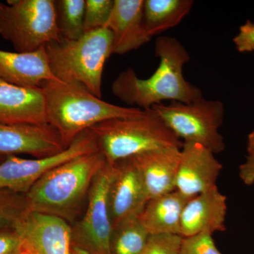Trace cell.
I'll use <instances>...</instances> for the list:
<instances>
[{
  "label": "cell",
  "mask_w": 254,
  "mask_h": 254,
  "mask_svg": "<svg viewBox=\"0 0 254 254\" xmlns=\"http://www.w3.org/2000/svg\"><path fill=\"white\" fill-rule=\"evenodd\" d=\"M65 149L59 133L50 125L0 123V155L27 154L42 158Z\"/></svg>",
  "instance_id": "13"
},
{
  "label": "cell",
  "mask_w": 254,
  "mask_h": 254,
  "mask_svg": "<svg viewBox=\"0 0 254 254\" xmlns=\"http://www.w3.org/2000/svg\"><path fill=\"white\" fill-rule=\"evenodd\" d=\"M24 251L21 239L13 230L0 232V254H21Z\"/></svg>",
  "instance_id": "28"
},
{
  "label": "cell",
  "mask_w": 254,
  "mask_h": 254,
  "mask_svg": "<svg viewBox=\"0 0 254 254\" xmlns=\"http://www.w3.org/2000/svg\"><path fill=\"white\" fill-rule=\"evenodd\" d=\"M215 155L198 143H182L175 190L192 198L217 187L222 165Z\"/></svg>",
  "instance_id": "11"
},
{
  "label": "cell",
  "mask_w": 254,
  "mask_h": 254,
  "mask_svg": "<svg viewBox=\"0 0 254 254\" xmlns=\"http://www.w3.org/2000/svg\"><path fill=\"white\" fill-rule=\"evenodd\" d=\"M45 48L50 70L60 81L79 83L102 98L103 69L113 55V36L108 28L85 33L73 41L61 38Z\"/></svg>",
  "instance_id": "4"
},
{
  "label": "cell",
  "mask_w": 254,
  "mask_h": 254,
  "mask_svg": "<svg viewBox=\"0 0 254 254\" xmlns=\"http://www.w3.org/2000/svg\"><path fill=\"white\" fill-rule=\"evenodd\" d=\"M97 151L96 139L93 132L88 129L81 133L68 148L53 156L28 159L7 155L0 163V190L26 194L51 169L76 157Z\"/></svg>",
  "instance_id": "9"
},
{
  "label": "cell",
  "mask_w": 254,
  "mask_h": 254,
  "mask_svg": "<svg viewBox=\"0 0 254 254\" xmlns=\"http://www.w3.org/2000/svg\"><path fill=\"white\" fill-rule=\"evenodd\" d=\"M149 236L139 216L125 220L113 228L111 254H140Z\"/></svg>",
  "instance_id": "21"
},
{
  "label": "cell",
  "mask_w": 254,
  "mask_h": 254,
  "mask_svg": "<svg viewBox=\"0 0 254 254\" xmlns=\"http://www.w3.org/2000/svg\"><path fill=\"white\" fill-rule=\"evenodd\" d=\"M143 1L114 0L113 11L105 26L113 36V55L127 54L151 40L143 23Z\"/></svg>",
  "instance_id": "15"
},
{
  "label": "cell",
  "mask_w": 254,
  "mask_h": 254,
  "mask_svg": "<svg viewBox=\"0 0 254 254\" xmlns=\"http://www.w3.org/2000/svg\"><path fill=\"white\" fill-rule=\"evenodd\" d=\"M155 54L159 64L149 77L140 78L131 67L119 73L112 83L115 96L143 110L165 101L190 103L203 98L201 90L184 76V66L190 62V55L181 42L174 37H158Z\"/></svg>",
  "instance_id": "1"
},
{
  "label": "cell",
  "mask_w": 254,
  "mask_h": 254,
  "mask_svg": "<svg viewBox=\"0 0 254 254\" xmlns=\"http://www.w3.org/2000/svg\"><path fill=\"white\" fill-rule=\"evenodd\" d=\"M180 254H222L219 252L213 239L208 232L183 237Z\"/></svg>",
  "instance_id": "25"
},
{
  "label": "cell",
  "mask_w": 254,
  "mask_h": 254,
  "mask_svg": "<svg viewBox=\"0 0 254 254\" xmlns=\"http://www.w3.org/2000/svg\"><path fill=\"white\" fill-rule=\"evenodd\" d=\"M113 6L114 0H86L85 33L105 27Z\"/></svg>",
  "instance_id": "23"
},
{
  "label": "cell",
  "mask_w": 254,
  "mask_h": 254,
  "mask_svg": "<svg viewBox=\"0 0 254 254\" xmlns=\"http://www.w3.org/2000/svg\"><path fill=\"white\" fill-rule=\"evenodd\" d=\"M0 36L18 53H34L60 41L55 0L0 2Z\"/></svg>",
  "instance_id": "6"
},
{
  "label": "cell",
  "mask_w": 254,
  "mask_h": 254,
  "mask_svg": "<svg viewBox=\"0 0 254 254\" xmlns=\"http://www.w3.org/2000/svg\"><path fill=\"white\" fill-rule=\"evenodd\" d=\"M0 123L48 125L42 87L17 86L0 78Z\"/></svg>",
  "instance_id": "14"
},
{
  "label": "cell",
  "mask_w": 254,
  "mask_h": 254,
  "mask_svg": "<svg viewBox=\"0 0 254 254\" xmlns=\"http://www.w3.org/2000/svg\"><path fill=\"white\" fill-rule=\"evenodd\" d=\"M115 165L107 163L95 176L88 192L84 216L72 228L73 240L93 254H111L113 227L110 215L109 192Z\"/></svg>",
  "instance_id": "8"
},
{
  "label": "cell",
  "mask_w": 254,
  "mask_h": 254,
  "mask_svg": "<svg viewBox=\"0 0 254 254\" xmlns=\"http://www.w3.org/2000/svg\"><path fill=\"white\" fill-rule=\"evenodd\" d=\"M99 151L81 155L51 169L28 190L26 208L64 220L73 218L106 163Z\"/></svg>",
  "instance_id": "3"
},
{
  "label": "cell",
  "mask_w": 254,
  "mask_h": 254,
  "mask_svg": "<svg viewBox=\"0 0 254 254\" xmlns=\"http://www.w3.org/2000/svg\"><path fill=\"white\" fill-rule=\"evenodd\" d=\"M1 155H0V157H1Z\"/></svg>",
  "instance_id": "33"
},
{
  "label": "cell",
  "mask_w": 254,
  "mask_h": 254,
  "mask_svg": "<svg viewBox=\"0 0 254 254\" xmlns=\"http://www.w3.org/2000/svg\"><path fill=\"white\" fill-rule=\"evenodd\" d=\"M9 190H0V230L14 220L26 210L25 198L19 200L8 194Z\"/></svg>",
  "instance_id": "26"
},
{
  "label": "cell",
  "mask_w": 254,
  "mask_h": 254,
  "mask_svg": "<svg viewBox=\"0 0 254 254\" xmlns=\"http://www.w3.org/2000/svg\"><path fill=\"white\" fill-rule=\"evenodd\" d=\"M247 149L248 154H254V130L249 134Z\"/></svg>",
  "instance_id": "30"
},
{
  "label": "cell",
  "mask_w": 254,
  "mask_h": 254,
  "mask_svg": "<svg viewBox=\"0 0 254 254\" xmlns=\"http://www.w3.org/2000/svg\"><path fill=\"white\" fill-rule=\"evenodd\" d=\"M0 78L26 87L41 86L46 81H60L50 70L45 48L31 53L0 50Z\"/></svg>",
  "instance_id": "18"
},
{
  "label": "cell",
  "mask_w": 254,
  "mask_h": 254,
  "mask_svg": "<svg viewBox=\"0 0 254 254\" xmlns=\"http://www.w3.org/2000/svg\"><path fill=\"white\" fill-rule=\"evenodd\" d=\"M71 254H93L91 252H88L85 249L82 248V247H78V246L74 245L72 246V249H71Z\"/></svg>",
  "instance_id": "31"
},
{
  "label": "cell",
  "mask_w": 254,
  "mask_h": 254,
  "mask_svg": "<svg viewBox=\"0 0 254 254\" xmlns=\"http://www.w3.org/2000/svg\"><path fill=\"white\" fill-rule=\"evenodd\" d=\"M190 198L175 190L148 200L139 216L148 233L180 235L182 212Z\"/></svg>",
  "instance_id": "19"
},
{
  "label": "cell",
  "mask_w": 254,
  "mask_h": 254,
  "mask_svg": "<svg viewBox=\"0 0 254 254\" xmlns=\"http://www.w3.org/2000/svg\"><path fill=\"white\" fill-rule=\"evenodd\" d=\"M233 43L239 53L254 52V23L247 21L239 28L238 33L234 37Z\"/></svg>",
  "instance_id": "27"
},
{
  "label": "cell",
  "mask_w": 254,
  "mask_h": 254,
  "mask_svg": "<svg viewBox=\"0 0 254 254\" xmlns=\"http://www.w3.org/2000/svg\"><path fill=\"white\" fill-rule=\"evenodd\" d=\"M21 254H28V252H26V250H25L24 252H23V253Z\"/></svg>",
  "instance_id": "32"
},
{
  "label": "cell",
  "mask_w": 254,
  "mask_h": 254,
  "mask_svg": "<svg viewBox=\"0 0 254 254\" xmlns=\"http://www.w3.org/2000/svg\"><path fill=\"white\" fill-rule=\"evenodd\" d=\"M109 192L113 228L125 220L140 216L149 200L141 174L131 158L117 162Z\"/></svg>",
  "instance_id": "12"
},
{
  "label": "cell",
  "mask_w": 254,
  "mask_h": 254,
  "mask_svg": "<svg viewBox=\"0 0 254 254\" xmlns=\"http://www.w3.org/2000/svg\"><path fill=\"white\" fill-rule=\"evenodd\" d=\"M227 196L218 187L190 198L182 212L180 235L188 237L197 234L226 230Z\"/></svg>",
  "instance_id": "16"
},
{
  "label": "cell",
  "mask_w": 254,
  "mask_h": 254,
  "mask_svg": "<svg viewBox=\"0 0 254 254\" xmlns=\"http://www.w3.org/2000/svg\"><path fill=\"white\" fill-rule=\"evenodd\" d=\"M90 130L98 151L110 164L159 148H181L183 143L152 109L138 116L106 120Z\"/></svg>",
  "instance_id": "5"
},
{
  "label": "cell",
  "mask_w": 254,
  "mask_h": 254,
  "mask_svg": "<svg viewBox=\"0 0 254 254\" xmlns=\"http://www.w3.org/2000/svg\"><path fill=\"white\" fill-rule=\"evenodd\" d=\"M44 92L48 124L68 148L83 131L106 120L138 116L145 110L112 104L98 98L79 83L46 81Z\"/></svg>",
  "instance_id": "2"
},
{
  "label": "cell",
  "mask_w": 254,
  "mask_h": 254,
  "mask_svg": "<svg viewBox=\"0 0 254 254\" xmlns=\"http://www.w3.org/2000/svg\"><path fill=\"white\" fill-rule=\"evenodd\" d=\"M183 237L175 234L150 235L140 254H180Z\"/></svg>",
  "instance_id": "24"
},
{
  "label": "cell",
  "mask_w": 254,
  "mask_h": 254,
  "mask_svg": "<svg viewBox=\"0 0 254 254\" xmlns=\"http://www.w3.org/2000/svg\"><path fill=\"white\" fill-rule=\"evenodd\" d=\"M239 177L244 184L251 186L254 184V154H248L239 168Z\"/></svg>",
  "instance_id": "29"
},
{
  "label": "cell",
  "mask_w": 254,
  "mask_h": 254,
  "mask_svg": "<svg viewBox=\"0 0 254 254\" xmlns=\"http://www.w3.org/2000/svg\"><path fill=\"white\" fill-rule=\"evenodd\" d=\"M151 109L182 143H198L214 154L225 150L226 145L220 132L225 108L220 100L202 98L190 103L170 102Z\"/></svg>",
  "instance_id": "7"
},
{
  "label": "cell",
  "mask_w": 254,
  "mask_h": 254,
  "mask_svg": "<svg viewBox=\"0 0 254 254\" xmlns=\"http://www.w3.org/2000/svg\"><path fill=\"white\" fill-rule=\"evenodd\" d=\"M180 148H159L131 158L141 174L149 199L175 190Z\"/></svg>",
  "instance_id": "17"
},
{
  "label": "cell",
  "mask_w": 254,
  "mask_h": 254,
  "mask_svg": "<svg viewBox=\"0 0 254 254\" xmlns=\"http://www.w3.org/2000/svg\"><path fill=\"white\" fill-rule=\"evenodd\" d=\"M193 0H144L143 23L148 34L153 36L175 27L193 8Z\"/></svg>",
  "instance_id": "20"
},
{
  "label": "cell",
  "mask_w": 254,
  "mask_h": 254,
  "mask_svg": "<svg viewBox=\"0 0 254 254\" xmlns=\"http://www.w3.org/2000/svg\"><path fill=\"white\" fill-rule=\"evenodd\" d=\"M11 228L29 254H71L72 228L60 217L26 208Z\"/></svg>",
  "instance_id": "10"
},
{
  "label": "cell",
  "mask_w": 254,
  "mask_h": 254,
  "mask_svg": "<svg viewBox=\"0 0 254 254\" xmlns=\"http://www.w3.org/2000/svg\"><path fill=\"white\" fill-rule=\"evenodd\" d=\"M86 0L55 1L57 24L60 36L66 40H77L85 34Z\"/></svg>",
  "instance_id": "22"
}]
</instances>
